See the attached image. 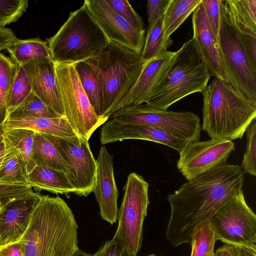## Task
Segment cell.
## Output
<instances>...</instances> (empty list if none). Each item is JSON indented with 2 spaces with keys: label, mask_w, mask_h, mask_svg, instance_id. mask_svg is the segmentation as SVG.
<instances>
[{
  "label": "cell",
  "mask_w": 256,
  "mask_h": 256,
  "mask_svg": "<svg viewBox=\"0 0 256 256\" xmlns=\"http://www.w3.org/2000/svg\"><path fill=\"white\" fill-rule=\"evenodd\" d=\"M240 166L223 162L188 180L168 196L170 215L166 236L172 246L190 244L196 230L238 194L244 185Z\"/></svg>",
  "instance_id": "obj_1"
},
{
  "label": "cell",
  "mask_w": 256,
  "mask_h": 256,
  "mask_svg": "<svg viewBox=\"0 0 256 256\" xmlns=\"http://www.w3.org/2000/svg\"><path fill=\"white\" fill-rule=\"evenodd\" d=\"M78 228L64 200L41 195L20 241L22 256H72L78 249Z\"/></svg>",
  "instance_id": "obj_2"
},
{
  "label": "cell",
  "mask_w": 256,
  "mask_h": 256,
  "mask_svg": "<svg viewBox=\"0 0 256 256\" xmlns=\"http://www.w3.org/2000/svg\"><path fill=\"white\" fill-rule=\"evenodd\" d=\"M201 93L202 130L211 138L242 139L256 118V106L226 82L215 78Z\"/></svg>",
  "instance_id": "obj_3"
},
{
  "label": "cell",
  "mask_w": 256,
  "mask_h": 256,
  "mask_svg": "<svg viewBox=\"0 0 256 256\" xmlns=\"http://www.w3.org/2000/svg\"><path fill=\"white\" fill-rule=\"evenodd\" d=\"M94 72L102 94L103 116L108 119L142 70V54L108 42L96 56L85 61Z\"/></svg>",
  "instance_id": "obj_4"
},
{
  "label": "cell",
  "mask_w": 256,
  "mask_h": 256,
  "mask_svg": "<svg viewBox=\"0 0 256 256\" xmlns=\"http://www.w3.org/2000/svg\"><path fill=\"white\" fill-rule=\"evenodd\" d=\"M210 74L202 61L192 38L176 52L160 82L151 94L146 104L167 110L176 102L188 95L202 92Z\"/></svg>",
  "instance_id": "obj_5"
},
{
  "label": "cell",
  "mask_w": 256,
  "mask_h": 256,
  "mask_svg": "<svg viewBox=\"0 0 256 256\" xmlns=\"http://www.w3.org/2000/svg\"><path fill=\"white\" fill-rule=\"evenodd\" d=\"M108 42L84 4L47 39L54 62L75 64L98 55Z\"/></svg>",
  "instance_id": "obj_6"
},
{
  "label": "cell",
  "mask_w": 256,
  "mask_h": 256,
  "mask_svg": "<svg viewBox=\"0 0 256 256\" xmlns=\"http://www.w3.org/2000/svg\"><path fill=\"white\" fill-rule=\"evenodd\" d=\"M54 64L64 116L78 136L88 140L108 118L96 113L82 86L75 64L54 62Z\"/></svg>",
  "instance_id": "obj_7"
},
{
  "label": "cell",
  "mask_w": 256,
  "mask_h": 256,
  "mask_svg": "<svg viewBox=\"0 0 256 256\" xmlns=\"http://www.w3.org/2000/svg\"><path fill=\"white\" fill-rule=\"evenodd\" d=\"M148 186L142 176L136 172L130 174L118 212V224L114 237L133 256H136L142 244L143 223L150 204Z\"/></svg>",
  "instance_id": "obj_8"
},
{
  "label": "cell",
  "mask_w": 256,
  "mask_h": 256,
  "mask_svg": "<svg viewBox=\"0 0 256 256\" xmlns=\"http://www.w3.org/2000/svg\"><path fill=\"white\" fill-rule=\"evenodd\" d=\"M109 118L122 123L156 126L188 143L198 141L200 138V118L191 112L164 110L144 103L118 110Z\"/></svg>",
  "instance_id": "obj_9"
},
{
  "label": "cell",
  "mask_w": 256,
  "mask_h": 256,
  "mask_svg": "<svg viewBox=\"0 0 256 256\" xmlns=\"http://www.w3.org/2000/svg\"><path fill=\"white\" fill-rule=\"evenodd\" d=\"M218 50L226 82L256 106V67L252 64L237 34L224 17Z\"/></svg>",
  "instance_id": "obj_10"
},
{
  "label": "cell",
  "mask_w": 256,
  "mask_h": 256,
  "mask_svg": "<svg viewBox=\"0 0 256 256\" xmlns=\"http://www.w3.org/2000/svg\"><path fill=\"white\" fill-rule=\"evenodd\" d=\"M218 240L234 245L256 246V216L241 190L210 220Z\"/></svg>",
  "instance_id": "obj_11"
},
{
  "label": "cell",
  "mask_w": 256,
  "mask_h": 256,
  "mask_svg": "<svg viewBox=\"0 0 256 256\" xmlns=\"http://www.w3.org/2000/svg\"><path fill=\"white\" fill-rule=\"evenodd\" d=\"M48 136L68 168L74 194L87 196L93 191L97 168L88 140L80 138L75 141Z\"/></svg>",
  "instance_id": "obj_12"
},
{
  "label": "cell",
  "mask_w": 256,
  "mask_h": 256,
  "mask_svg": "<svg viewBox=\"0 0 256 256\" xmlns=\"http://www.w3.org/2000/svg\"><path fill=\"white\" fill-rule=\"evenodd\" d=\"M234 150V144L226 139L191 142L180 154L177 168L188 180L226 162Z\"/></svg>",
  "instance_id": "obj_13"
},
{
  "label": "cell",
  "mask_w": 256,
  "mask_h": 256,
  "mask_svg": "<svg viewBox=\"0 0 256 256\" xmlns=\"http://www.w3.org/2000/svg\"><path fill=\"white\" fill-rule=\"evenodd\" d=\"M90 16L108 42L142 53L146 31H140L116 13L105 0H85Z\"/></svg>",
  "instance_id": "obj_14"
},
{
  "label": "cell",
  "mask_w": 256,
  "mask_h": 256,
  "mask_svg": "<svg viewBox=\"0 0 256 256\" xmlns=\"http://www.w3.org/2000/svg\"><path fill=\"white\" fill-rule=\"evenodd\" d=\"M126 140L159 143L174 149L179 154L188 144L156 126L122 123L112 118L107 120L101 128L100 141L102 144Z\"/></svg>",
  "instance_id": "obj_15"
},
{
  "label": "cell",
  "mask_w": 256,
  "mask_h": 256,
  "mask_svg": "<svg viewBox=\"0 0 256 256\" xmlns=\"http://www.w3.org/2000/svg\"><path fill=\"white\" fill-rule=\"evenodd\" d=\"M41 195L32 191L2 206L0 211V248L20 240Z\"/></svg>",
  "instance_id": "obj_16"
},
{
  "label": "cell",
  "mask_w": 256,
  "mask_h": 256,
  "mask_svg": "<svg viewBox=\"0 0 256 256\" xmlns=\"http://www.w3.org/2000/svg\"><path fill=\"white\" fill-rule=\"evenodd\" d=\"M114 156L102 146L96 161V174L93 192L100 206L102 218L113 224L118 218V192L116 184Z\"/></svg>",
  "instance_id": "obj_17"
},
{
  "label": "cell",
  "mask_w": 256,
  "mask_h": 256,
  "mask_svg": "<svg viewBox=\"0 0 256 256\" xmlns=\"http://www.w3.org/2000/svg\"><path fill=\"white\" fill-rule=\"evenodd\" d=\"M175 54L176 52L168 50L144 62L136 81L117 106L114 112L146 103L166 74Z\"/></svg>",
  "instance_id": "obj_18"
},
{
  "label": "cell",
  "mask_w": 256,
  "mask_h": 256,
  "mask_svg": "<svg viewBox=\"0 0 256 256\" xmlns=\"http://www.w3.org/2000/svg\"><path fill=\"white\" fill-rule=\"evenodd\" d=\"M32 92L60 116H64L56 82L54 62L39 59L23 65Z\"/></svg>",
  "instance_id": "obj_19"
},
{
  "label": "cell",
  "mask_w": 256,
  "mask_h": 256,
  "mask_svg": "<svg viewBox=\"0 0 256 256\" xmlns=\"http://www.w3.org/2000/svg\"><path fill=\"white\" fill-rule=\"evenodd\" d=\"M193 36L195 45L202 61L208 68L211 76L226 82L218 50V43L213 36L200 3L192 12Z\"/></svg>",
  "instance_id": "obj_20"
},
{
  "label": "cell",
  "mask_w": 256,
  "mask_h": 256,
  "mask_svg": "<svg viewBox=\"0 0 256 256\" xmlns=\"http://www.w3.org/2000/svg\"><path fill=\"white\" fill-rule=\"evenodd\" d=\"M224 17L242 44L256 39V0H223Z\"/></svg>",
  "instance_id": "obj_21"
},
{
  "label": "cell",
  "mask_w": 256,
  "mask_h": 256,
  "mask_svg": "<svg viewBox=\"0 0 256 256\" xmlns=\"http://www.w3.org/2000/svg\"><path fill=\"white\" fill-rule=\"evenodd\" d=\"M25 128L45 135L62 139L78 140L74 132L64 116L56 118H8L0 126V130Z\"/></svg>",
  "instance_id": "obj_22"
},
{
  "label": "cell",
  "mask_w": 256,
  "mask_h": 256,
  "mask_svg": "<svg viewBox=\"0 0 256 256\" xmlns=\"http://www.w3.org/2000/svg\"><path fill=\"white\" fill-rule=\"evenodd\" d=\"M28 183L36 191L61 194L75 191L66 174L44 166H36L28 174Z\"/></svg>",
  "instance_id": "obj_23"
},
{
  "label": "cell",
  "mask_w": 256,
  "mask_h": 256,
  "mask_svg": "<svg viewBox=\"0 0 256 256\" xmlns=\"http://www.w3.org/2000/svg\"><path fill=\"white\" fill-rule=\"evenodd\" d=\"M32 155L36 166L62 172L69 179L68 168L48 136L34 132Z\"/></svg>",
  "instance_id": "obj_24"
},
{
  "label": "cell",
  "mask_w": 256,
  "mask_h": 256,
  "mask_svg": "<svg viewBox=\"0 0 256 256\" xmlns=\"http://www.w3.org/2000/svg\"><path fill=\"white\" fill-rule=\"evenodd\" d=\"M6 50L10 58L18 66L39 59L52 60L47 41L38 38H18Z\"/></svg>",
  "instance_id": "obj_25"
},
{
  "label": "cell",
  "mask_w": 256,
  "mask_h": 256,
  "mask_svg": "<svg viewBox=\"0 0 256 256\" xmlns=\"http://www.w3.org/2000/svg\"><path fill=\"white\" fill-rule=\"evenodd\" d=\"M3 142L4 152L0 166V182L28 184V173L21 156L8 140L3 138Z\"/></svg>",
  "instance_id": "obj_26"
},
{
  "label": "cell",
  "mask_w": 256,
  "mask_h": 256,
  "mask_svg": "<svg viewBox=\"0 0 256 256\" xmlns=\"http://www.w3.org/2000/svg\"><path fill=\"white\" fill-rule=\"evenodd\" d=\"M202 0H168L162 12V30L165 36L170 37Z\"/></svg>",
  "instance_id": "obj_27"
},
{
  "label": "cell",
  "mask_w": 256,
  "mask_h": 256,
  "mask_svg": "<svg viewBox=\"0 0 256 256\" xmlns=\"http://www.w3.org/2000/svg\"><path fill=\"white\" fill-rule=\"evenodd\" d=\"M0 130L3 138L8 140L21 156L28 174L36 166L32 155L34 132L25 128Z\"/></svg>",
  "instance_id": "obj_28"
},
{
  "label": "cell",
  "mask_w": 256,
  "mask_h": 256,
  "mask_svg": "<svg viewBox=\"0 0 256 256\" xmlns=\"http://www.w3.org/2000/svg\"><path fill=\"white\" fill-rule=\"evenodd\" d=\"M162 16L147 28L144 44L141 53L144 63L166 52L173 43L170 37H166L164 34Z\"/></svg>",
  "instance_id": "obj_29"
},
{
  "label": "cell",
  "mask_w": 256,
  "mask_h": 256,
  "mask_svg": "<svg viewBox=\"0 0 256 256\" xmlns=\"http://www.w3.org/2000/svg\"><path fill=\"white\" fill-rule=\"evenodd\" d=\"M76 68L82 86L96 113L98 116H103L102 92L94 72L85 62L76 64Z\"/></svg>",
  "instance_id": "obj_30"
},
{
  "label": "cell",
  "mask_w": 256,
  "mask_h": 256,
  "mask_svg": "<svg viewBox=\"0 0 256 256\" xmlns=\"http://www.w3.org/2000/svg\"><path fill=\"white\" fill-rule=\"evenodd\" d=\"M18 66L0 52V126L7 118L8 104Z\"/></svg>",
  "instance_id": "obj_31"
},
{
  "label": "cell",
  "mask_w": 256,
  "mask_h": 256,
  "mask_svg": "<svg viewBox=\"0 0 256 256\" xmlns=\"http://www.w3.org/2000/svg\"><path fill=\"white\" fill-rule=\"evenodd\" d=\"M218 240L210 222H206L194 232L190 242V256H212L214 254V246Z\"/></svg>",
  "instance_id": "obj_32"
},
{
  "label": "cell",
  "mask_w": 256,
  "mask_h": 256,
  "mask_svg": "<svg viewBox=\"0 0 256 256\" xmlns=\"http://www.w3.org/2000/svg\"><path fill=\"white\" fill-rule=\"evenodd\" d=\"M32 92L30 83L24 68L18 66L8 104L7 118L24 103Z\"/></svg>",
  "instance_id": "obj_33"
},
{
  "label": "cell",
  "mask_w": 256,
  "mask_h": 256,
  "mask_svg": "<svg viewBox=\"0 0 256 256\" xmlns=\"http://www.w3.org/2000/svg\"><path fill=\"white\" fill-rule=\"evenodd\" d=\"M8 117L22 118L61 116L56 114L32 92L24 103L12 112Z\"/></svg>",
  "instance_id": "obj_34"
},
{
  "label": "cell",
  "mask_w": 256,
  "mask_h": 256,
  "mask_svg": "<svg viewBox=\"0 0 256 256\" xmlns=\"http://www.w3.org/2000/svg\"><path fill=\"white\" fill-rule=\"evenodd\" d=\"M246 144L240 166L244 174L256 176V118L247 127Z\"/></svg>",
  "instance_id": "obj_35"
},
{
  "label": "cell",
  "mask_w": 256,
  "mask_h": 256,
  "mask_svg": "<svg viewBox=\"0 0 256 256\" xmlns=\"http://www.w3.org/2000/svg\"><path fill=\"white\" fill-rule=\"evenodd\" d=\"M28 6V0H0V28L17 22Z\"/></svg>",
  "instance_id": "obj_36"
},
{
  "label": "cell",
  "mask_w": 256,
  "mask_h": 256,
  "mask_svg": "<svg viewBox=\"0 0 256 256\" xmlns=\"http://www.w3.org/2000/svg\"><path fill=\"white\" fill-rule=\"evenodd\" d=\"M202 4L210 30L218 43L224 18L223 0H202Z\"/></svg>",
  "instance_id": "obj_37"
},
{
  "label": "cell",
  "mask_w": 256,
  "mask_h": 256,
  "mask_svg": "<svg viewBox=\"0 0 256 256\" xmlns=\"http://www.w3.org/2000/svg\"><path fill=\"white\" fill-rule=\"evenodd\" d=\"M119 15L140 31H146L142 18L134 10L127 0H105Z\"/></svg>",
  "instance_id": "obj_38"
},
{
  "label": "cell",
  "mask_w": 256,
  "mask_h": 256,
  "mask_svg": "<svg viewBox=\"0 0 256 256\" xmlns=\"http://www.w3.org/2000/svg\"><path fill=\"white\" fill-rule=\"evenodd\" d=\"M32 191V188L28 184L0 182V198L4 206L10 201L23 196Z\"/></svg>",
  "instance_id": "obj_39"
},
{
  "label": "cell",
  "mask_w": 256,
  "mask_h": 256,
  "mask_svg": "<svg viewBox=\"0 0 256 256\" xmlns=\"http://www.w3.org/2000/svg\"><path fill=\"white\" fill-rule=\"evenodd\" d=\"M95 256H133L125 246L117 238L113 237L106 241L94 254Z\"/></svg>",
  "instance_id": "obj_40"
},
{
  "label": "cell",
  "mask_w": 256,
  "mask_h": 256,
  "mask_svg": "<svg viewBox=\"0 0 256 256\" xmlns=\"http://www.w3.org/2000/svg\"><path fill=\"white\" fill-rule=\"evenodd\" d=\"M168 0H148L147 2L148 28L162 16L163 10Z\"/></svg>",
  "instance_id": "obj_41"
},
{
  "label": "cell",
  "mask_w": 256,
  "mask_h": 256,
  "mask_svg": "<svg viewBox=\"0 0 256 256\" xmlns=\"http://www.w3.org/2000/svg\"><path fill=\"white\" fill-rule=\"evenodd\" d=\"M0 256H22L20 242L0 248Z\"/></svg>",
  "instance_id": "obj_42"
},
{
  "label": "cell",
  "mask_w": 256,
  "mask_h": 256,
  "mask_svg": "<svg viewBox=\"0 0 256 256\" xmlns=\"http://www.w3.org/2000/svg\"><path fill=\"white\" fill-rule=\"evenodd\" d=\"M232 245L236 256H256V246Z\"/></svg>",
  "instance_id": "obj_43"
},
{
  "label": "cell",
  "mask_w": 256,
  "mask_h": 256,
  "mask_svg": "<svg viewBox=\"0 0 256 256\" xmlns=\"http://www.w3.org/2000/svg\"><path fill=\"white\" fill-rule=\"evenodd\" d=\"M214 256H236L232 244H226L217 249Z\"/></svg>",
  "instance_id": "obj_44"
},
{
  "label": "cell",
  "mask_w": 256,
  "mask_h": 256,
  "mask_svg": "<svg viewBox=\"0 0 256 256\" xmlns=\"http://www.w3.org/2000/svg\"><path fill=\"white\" fill-rule=\"evenodd\" d=\"M72 256H95L94 254H88L80 250L79 248Z\"/></svg>",
  "instance_id": "obj_45"
},
{
  "label": "cell",
  "mask_w": 256,
  "mask_h": 256,
  "mask_svg": "<svg viewBox=\"0 0 256 256\" xmlns=\"http://www.w3.org/2000/svg\"><path fill=\"white\" fill-rule=\"evenodd\" d=\"M4 152V142L0 144V166L3 160Z\"/></svg>",
  "instance_id": "obj_46"
},
{
  "label": "cell",
  "mask_w": 256,
  "mask_h": 256,
  "mask_svg": "<svg viewBox=\"0 0 256 256\" xmlns=\"http://www.w3.org/2000/svg\"><path fill=\"white\" fill-rule=\"evenodd\" d=\"M3 142V138L2 136V132L0 130V144Z\"/></svg>",
  "instance_id": "obj_47"
},
{
  "label": "cell",
  "mask_w": 256,
  "mask_h": 256,
  "mask_svg": "<svg viewBox=\"0 0 256 256\" xmlns=\"http://www.w3.org/2000/svg\"><path fill=\"white\" fill-rule=\"evenodd\" d=\"M3 206H4V204H3L1 199L0 198V211Z\"/></svg>",
  "instance_id": "obj_48"
},
{
  "label": "cell",
  "mask_w": 256,
  "mask_h": 256,
  "mask_svg": "<svg viewBox=\"0 0 256 256\" xmlns=\"http://www.w3.org/2000/svg\"><path fill=\"white\" fill-rule=\"evenodd\" d=\"M148 256H156L154 254H152L148 255Z\"/></svg>",
  "instance_id": "obj_49"
},
{
  "label": "cell",
  "mask_w": 256,
  "mask_h": 256,
  "mask_svg": "<svg viewBox=\"0 0 256 256\" xmlns=\"http://www.w3.org/2000/svg\"><path fill=\"white\" fill-rule=\"evenodd\" d=\"M2 50H3L2 49L0 48V52Z\"/></svg>",
  "instance_id": "obj_50"
},
{
  "label": "cell",
  "mask_w": 256,
  "mask_h": 256,
  "mask_svg": "<svg viewBox=\"0 0 256 256\" xmlns=\"http://www.w3.org/2000/svg\"><path fill=\"white\" fill-rule=\"evenodd\" d=\"M212 256H214V254H212Z\"/></svg>",
  "instance_id": "obj_51"
}]
</instances>
